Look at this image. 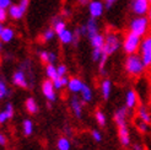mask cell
Instances as JSON below:
<instances>
[{"instance_id":"f35d334b","label":"cell","mask_w":151,"mask_h":150,"mask_svg":"<svg viewBox=\"0 0 151 150\" xmlns=\"http://www.w3.org/2000/svg\"><path fill=\"white\" fill-rule=\"evenodd\" d=\"M12 5V0H0V7L1 9H9Z\"/></svg>"},{"instance_id":"ee69618b","label":"cell","mask_w":151,"mask_h":150,"mask_svg":"<svg viewBox=\"0 0 151 150\" xmlns=\"http://www.w3.org/2000/svg\"><path fill=\"white\" fill-rule=\"evenodd\" d=\"M78 1V4H80V5H88V3L91 1V0H76Z\"/></svg>"},{"instance_id":"9c48e42d","label":"cell","mask_w":151,"mask_h":150,"mask_svg":"<svg viewBox=\"0 0 151 150\" xmlns=\"http://www.w3.org/2000/svg\"><path fill=\"white\" fill-rule=\"evenodd\" d=\"M42 92H43V96L49 101V102H54L57 100V89L53 84V80L50 79H47L42 82Z\"/></svg>"},{"instance_id":"74e56055","label":"cell","mask_w":151,"mask_h":150,"mask_svg":"<svg viewBox=\"0 0 151 150\" xmlns=\"http://www.w3.org/2000/svg\"><path fill=\"white\" fill-rule=\"evenodd\" d=\"M58 68V74H59V76H64V75H66L68 73V68H66V65L65 64H60L57 66Z\"/></svg>"},{"instance_id":"d6a6232c","label":"cell","mask_w":151,"mask_h":150,"mask_svg":"<svg viewBox=\"0 0 151 150\" xmlns=\"http://www.w3.org/2000/svg\"><path fill=\"white\" fill-rule=\"evenodd\" d=\"M102 56H103V49L92 48V52H91V59H92V62L99 63V62L101 61Z\"/></svg>"},{"instance_id":"4dcf8cb0","label":"cell","mask_w":151,"mask_h":150,"mask_svg":"<svg viewBox=\"0 0 151 150\" xmlns=\"http://www.w3.org/2000/svg\"><path fill=\"white\" fill-rule=\"evenodd\" d=\"M55 36H57L55 30L53 27H48V28L44 30L43 33H42V41L43 42H49V41H52L53 38H54Z\"/></svg>"},{"instance_id":"cb8c5ba5","label":"cell","mask_w":151,"mask_h":150,"mask_svg":"<svg viewBox=\"0 0 151 150\" xmlns=\"http://www.w3.org/2000/svg\"><path fill=\"white\" fill-rule=\"evenodd\" d=\"M138 118L147 124H151V113L145 106H142V105L138 107Z\"/></svg>"},{"instance_id":"1f68e13d","label":"cell","mask_w":151,"mask_h":150,"mask_svg":"<svg viewBox=\"0 0 151 150\" xmlns=\"http://www.w3.org/2000/svg\"><path fill=\"white\" fill-rule=\"evenodd\" d=\"M95 118H96V122L99 123L101 127L106 125V122H107V118H106V115L101 110H97L96 113H95Z\"/></svg>"},{"instance_id":"52a82bcc","label":"cell","mask_w":151,"mask_h":150,"mask_svg":"<svg viewBox=\"0 0 151 150\" xmlns=\"http://www.w3.org/2000/svg\"><path fill=\"white\" fill-rule=\"evenodd\" d=\"M87 10H88L90 17L100 19L106 10V6L102 0H91L87 5Z\"/></svg>"},{"instance_id":"f6af8a7d","label":"cell","mask_w":151,"mask_h":150,"mask_svg":"<svg viewBox=\"0 0 151 150\" xmlns=\"http://www.w3.org/2000/svg\"><path fill=\"white\" fill-rule=\"evenodd\" d=\"M147 17H149V20H150V22H151V7H150V10H149V14H147Z\"/></svg>"},{"instance_id":"30bf717a","label":"cell","mask_w":151,"mask_h":150,"mask_svg":"<svg viewBox=\"0 0 151 150\" xmlns=\"http://www.w3.org/2000/svg\"><path fill=\"white\" fill-rule=\"evenodd\" d=\"M12 84L17 87H21V89H27L28 87V80H27V76H26V73L24 69H19L16 70L14 74H12Z\"/></svg>"},{"instance_id":"e575fe53","label":"cell","mask_w":151,"mask_h":150,"mask_svg":"<svg viewBox=\"0 0 151 150\" xmlns=\"http://www.w3.org/2000/svg\"><path fill=\"white\" fill-rule=\"evenodd\" d=\"M149 125H150V124H147V123H145V122H142L141 119L138 118V121H137V128L139 129V132H141V133H147V131H149Z\"/></svg>"},{"instance_id":"8fae6325","label":"cell","mask_w":151,"mask_h":150,"mask_svg":"<svg viewBox=\"0 0 151 150\" xmlns=\"http://www.w3.org/2000/svg\"><path fill=\"white\" fill-rule=\"evenodd\" d=\"M7 10H9V16H10V19H12V20H15V21L21 20L22 17H24V15L26 14V11H27L26 7L22 6L20 3L12 4Z\"/></svg>"},{"instance_id":"7dc6e473","label":"cell","mask_w":151,"mask_h":150,"mask_svg":"<svg viewBox=\"0 0 151 150\" xmlns=\"http://www.w3.org/2000/svg\"><path fill=\"white\" fill-rule=\"evenodd\" d=\"M150 1H151V0H150Z\"/></svg>"},{"instance_id":"7c38bea8","label":"cell","mask_w":151,"mask_h":150,"mask_svg":"<svg viewBox=\"0 0 151 150\" xmlns=\"http://www.w3.org/2000/svg\"><path fill=\"white\" fill-rule=\"evenodd\" d=\"M85 86V82L82 81L80 78H70L69 80V84H68V90H69V92H71L73 95H78L82 91V89Z\"/></svg>"},{"instance_id":"b9f144b4","label":"cell","mask_w":151,"mask_h":150,"mask_svg":"<svg viewBox=\"0 0 151 150\" xmlns=\"http://www.w3.org/2000/svg\"><path fill=\"white\" fill-rule=\"evenodd\" d=\"M70 15H71L70 10H69V9H66V7L62 10V16H63V17H69Z\"/></svg>"},{"instance_id":"4fadbf2b","label":"cell","mask_w":151,"mask_h":150,"mask_svg":"<svg viewBox=\"0 0 151 150\" xmlns=\"http://www.w3.org/2000/svg\"><path fill=\"white\" fill-rule=\"evenodd\" d=\"M118 138L122 146H129L130 145V133L128 129L127 124L119 125L118 127Z\"/></svg>"},{"instance_id":"bcb514c9","label":"cell","mask_w":151,"mask_h":150,"mask_svg":"<svg viewBox=\"0 0 151 150\" xmlns=\"http://www.w3.org/2000/svg\"><path fill=\"white\" fill-rule=\"evenodd\" d=\"M150 105H151V95H150Z\"/></svg>"},{"instance_id":"ab89813d","label":"cell","mask_w":151,"mask_h":150,"mask_svg":"<svg viewBox=\"0 0 151 150\" xmlns=\"http://www.w3.org/2000/svg\"><path fill=\"white\" fill-rule=\"evenodd\" d=\"M102 1H103L104 6H106V9H111V7L118 1V0H102Z\"/></svg>"},{"instance_id":"3957f363","label":"cell","mask_w":151,"mask_h":150,"mask_svg":"<svg viewBox=\"0 0 151 150\" xmlns=\"http://www.w3.org/2000/svg\"><path fill=\"white\" fill-rule=\"evenodd\" d=\"M141 40H142V37L135 35V33H133L130 31H128L123 37V43H122L123 52L127 56L139 53Z\"/></svg>"},{"instance_id":"83f0119b","label":"cell","mask_w":151,"mask_h":150,"mask_svg":"<svg viewBox=\"0 0 151 150\" xmlns=\"http://www.w3.org/2000/svg\"><path fill=\"white\" fill-rule=\"evenodd\" d=\"M69 78L66 76V75H64V76H58L57 79L53 80V84H54L55 89L57 90H62L64 87H68V84H69Z\"/></svg>"},{"instance_id":"836d02e7","label":"cell","mask_w":151,"mask_h":150,"mask_svg":"<svg viewBox=\"0 0 151 150\" xmlns=\"http://www.w3.org/2000/svg\"><path fill=\"white\" fill-rule=\"evenodd\" d=\"M9 96V89H7V85L5 84L4 80H0V99L4 100Z\"/></svg>"},{"instance_id":"9a60e30c","label":"cell","mask_w":151,"mask_h":150,"mask_svg":"<svg viewBox=\"0 0 151 150\" xmlns=\"http://www.w3.org/2000/svg\"><path fill=\"white\" fill-rule=\"evenodd\" d=\"M15 38V31L10 26H0V41L3 43H9Z\"/></svg>"},{"instance_id":"f546056e","label":"cell","mask_w":151,"mask_h":150,"mask_svg":"<svg viewBox=\"0 0 151 150\" xmlns=\"http://www.w3.org/2000/svg\"><path fill=\"white\" fill-rule=\"evenodd\" d=\"M70 140L68 139L66 137H60L57 140V149L58 150H70Z\"/></svg>"},{"instance_id":"d6986e66","label":"cell","mask_w":151,"mask_h":150,"mask_svg":"<svg viewBox=\"0 0 151 150\" xmlns=\"http://www.w3.org/2000/svg\"><path fill=\"white\" fill-rule=\"evenodd\" d=\"M38 56H40L41 62L44 63V64H49V63L54 64L57 62V59H58V57H57V54L54 53V52H48V50H41Z\"/></svg>"},{"instance_id":"277c9868","label":"cell","mask_w":151,"mask_h":150,"mask_svg":"<svg viewBox=\"0 0 151 150\" xmlns=\"http://www.w3.org/2000/svg\"><path fill=\"white\" fill-rule=\"evenodd\" d=\"M106 40H104V46H103V54L106 56H112L122 47L123 40L120 38V36L113 31H108L104 35Z\"/></svg>"},{"instance_id":"6da1fadb","label":"cell","mask_w":151,"mask_h":150,"mask_svg":"<svg viewBox=\"0 0 151 150\" xmlns=\"http://www.w3.org/2000/svg\"><path fill=\"white\" fill-rule=\"evenodd\" d=\"M145 68H146V65L139 53L127 56L125 62H124V69L129 76H133V78L141 76L145 71Z\"/></svg>"},{"instance_id":"603a6c76","label":"cell","mask_w":151,"mask_h":150,"mask_svg":"<svg viewBox=\"0 0 151 150\" xmlns=\"http://www.w3.org/2000/svg\"><path fill=\"white\" fill-rule=\"evenodd\" d=\"M90 40V44H91V47L92 48H99V49H103V46H104V40H106V37L102 33H97L95 36H92L91 38H88Z\"/></svg>"},{"instance_id":"d4e9b609","label":"cell","mask_w":151,"mask_h":150,"mask_svg":"<svg viewBox=\"0 0 151 150\" xmlns=\"http://www.w3.org/2000/svg\"><path fill=\"white\" fill-rule=\"evenodd\" d=\"M25 108L26 111L28 112V113H31V115H35L38 112V105H37L36 100L33 99V97H28V99L26 100L25 102Z\"/></svg>"},{"instance_id":"5bb4252c","label":"cell","mask_w":151,"mask_h":150,"mask_svg":"<svg viewBox=\"0 0 151 150\" xmlns=\"http://www.w3.org/2000/svg\"><path fill=\"white\" fill-rule=\"evenodd\" d=\"M85 102H82V100H80L76 95H74L70 100V108L73 111V113L75 115L76 118H81L82 117V106H84Z\"/></svg>"},{"instance_id":"60d3db41","label":"cell","mask_w":151,"mask_h":150,"mask_svg":"<svg viewBox=\"0 0 151 150\" xmlns=\"http://www.w3.org/2000/svg\"><path fill=\"white\" fill-rule=\"evenodd\" d=\"M132 150H144V146L140 143H134V144H132Z\"/></svg>"},{"instance_id":"e0dca14e","label":"cell","mask_w":151,"mask_h":150,"mask_svg":"<svg viewBox=\"0 0 151 150\" xmlns=\"http://www.w3.org/2000/svg\"><path fill=\"white\" fill-rule=\"evenodd\" d=\"M138 95L134 90H129L127 91V95H125V106L128 107V110H133L138 106Z\"/></svg>"},{"instance_id":"d590c367","label":"cell","mask_w":151,"mask_h":150,"mask_svg":"<svg viewBox=\"0 0 151 150\" xmlns=\"http://www.w3.org/2000/svg\"><path fill=\"white\" fill-rule=\"evenodd\" d=\"M9 17H10L9 16V10L7 9H1V7H0V22L4 24V22Z\"/></svg>"},{"instance_id":"8d00e7d4","label":"cell","mask_w":151,"mask_h":150,"mask_svg":"<svg viewBox=\"0 0 151 150\" xmlns=\"http://www.w3.org/2000/svg\"><path fill=\"white\" fill-rule=\"evenodd\" d=\"M91 137H92V139L96 141V143H100V141H102V133L100 131H97V129L91 132Z\"/></svg>"},{"instance_id":"7bdbcfd3","label":"cell","mask_w":151,"mask_h":150,"mask_svg":"<svg viewBox=\"0 0 151 150\" xmlns=\"http://www.w3.org/2000/svg\"><path fill=\"white\" fill-rule=\"evenodd\" d=\"M6 144V137L4 136V134H0V145H5Z\"/></svg>"},{"instance_id":"f1b7e54d","label":"cell","mask_w":151,"mask_h":150,"mask_svg":"<svg viewBox=\"0 0 151 150\" xmlns=\"http://www.w3.org/2000/svg\"><path fill=\"white\" fill-rule=\"evenodd\" d=\"M22 133L26 137H29L33 133V122L31 119H25L22 122Z\"/></svg>"},{"instance_id":"4316f807","label":"cell","mask_w":151,"mask_h":150,"mask_svg":"<svg viewBox=\"0 0 151 150\" xmlns=\"http://www.w3.org/2000/svg\"><path fill=\"white\" fill-rule=\"evenodd\" d=\"M80 95H81V100L84 102H91L92 99H93L92 90H91V87H90L88 85H86V84H85L84 89H82V91L80 92Z\"/></svg>"},{"instance_id":"ba28073f","label":"cell","mask_w":151,"mask_h":150,"mask_svg":"<svg viewBox=\"0 0 151 150\" xmlns=\"http://www.w3.org/2000/svg\"><path fill=\"white\" fill-rule=\"evenodd\" d=\"M81 30V33L82 36H86L87 38H91L92 36L97 35L100 31H99V24H97V19H93V17H90L85 25H82L80 27Z\"/></svg>"},{"instance_id":"8992f818","label":"cell","mask_w":151,"mask_h":150,"mask_svg":"<svg viewBox=\"0 0 151 150\" xmlns=\"http://www.w3.org/2000/svg\"><path fill=\"white\" fill-rule=\"evenodd\" d=\"M139 54L142 58V61H144L146 68L151 66V35L142 37Z\"/></svg>"},{"instance_id":"7402d4cb","label":"cell","mask_w":151,"mask_h":150,"mask_svg":"<svg viewBox=\"0 0 151 150\" xmlns=\"http://www.w3.org/2000/svg\"><path fill=\"white\" fill-rule=\"evenodd\" d=\"M52 27L55 30L57 35H59L60 32H63L64 30L66 28V22L64 20V17H59V16H55L52 19Z\"/></svg>"},{"instance_id":"7a4b0ae2","label":"cell","mask_w":151,"mask_h":150,"mask_svg":"<svg viewBox=\"0 0 151 150\" xmlns=\"http://www.w3.org/2000/svg\"><path fill=\"white\" fill-rule=\"evenodd\" d=\"M150 26H151V22L147 17V15H145V16H134L130 20L129 25H128V31H130L140 37H145L150 31Z\"/></svg>"},{"instance_id":"484cf974","label":"cell","mask_w":151,"mask_h":150,"mask_svg":"<svg viewBox=\"0 0 151 150\" xmlns=\"http://www.w3.org/2000/svg\"><path fill=\"white\" fill-rule=\"evenodd\" d=\"M46 76H47V79H50V80H54L59 76L58 68L55 64H52V63L46 64Z\"/></svg>"},{"instance_id":"44dd1931","label":"cell","mask_w":151,"mask_h":150,"mask_svg":"<svg viewBox=\"0 0 151 150\" xmlns=\"http://www.w3.org/2000/svg\"><path fill=\"white\" fill-rule=\"evenodd\" d=\"M58 36V40L62 44H70L74 42V31H70V30L65 28L63 32H60Z\"/></svg>"},{"instance_id":"ffe728a7","label":"cell","mask_w":151,"mask_h":150,"mask_svg":"<svg viewBox=\"0 0 151 150\" xmlns=\"http://www.w3.org/2000/svg\"><path fill=\"white\" fill-rule=\"evenodd\" d=\"M101 95L103 97V100L107 101L109 99V96H111V92H112V82L109 79H103L101 81Z\"/></svg>"},{"instance_id":"ac0fdd59","label":"cell","mask_w":151,"mask_h":150,"mask_svg":"<svg viewBox=\"0 0 151 150\" xmlns=\"http://www.w3.org/2000/svg\"><path fill=\"white\" fill-rule=\"evenodd\" d=\"M12 117H14V106L9 102V103H6L5 108L0 112V123L4 124L5 122H7Z\"/></svg>"},{"instance_id":"5b68a950","label":"cell","mask_w":151,"mask_h":150,"mask_svg":"<svg viewBox=\"0 0 151 150\" xmlns=\"http://www.w3.org/2000/svg\"><path fill=\"white\" fill-rule=\"evenodd\" d=\"M151 7L150 0H130V11L135 16H145Z\"/></svg>"},{"instance_id":"2e32d148","label":"cell","mask_w":151,"mask_h":150,"mask_svg":"<svg viewBox=\"0 0 151 150\" xmlns=\"http://www.w3.org/2000/svg\"><path fill=\"white\" fill-rule=\"evenodd\" d=\"M128 107H120L118 108L116 112H114V116H113V119L117 124V127L119 125H123V124H127V117H128V112H127Z\"/></svg>"}]
</instances>
